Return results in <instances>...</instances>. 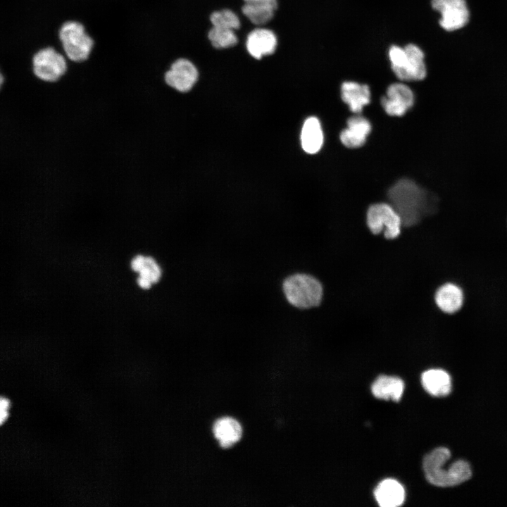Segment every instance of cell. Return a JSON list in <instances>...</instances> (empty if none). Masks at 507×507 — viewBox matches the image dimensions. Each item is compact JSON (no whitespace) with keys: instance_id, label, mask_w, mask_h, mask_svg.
I'll return each mask as SVG.
<instances>
[{"instance_id":"obj_20","label":"cell","mask_w":507,"mask_h":507,"mask_svg":"<svg viewBox=\"0 0 507 507\" xmlns=\"http://www.w3.org/2000/svg\"><path fill=\"white\" fill-rule=\"evenodd\" d=\"M277 8L265 4H244L242 11L253 24L260 26L273 19Z\"/></svg>"},{"instance_id":"obj_17","label":"cell","mask_w":507,"mask_h":507,"mask_svg":"<svg viewBox=\"0 0 507 507\" xmlns=\"http://www.w3.org/2000/svg\"><path fill=\"white\" fill-rule=\"evenodd\" d=\"M301 142L303 149L313 154L320 151L323 143V133L319 120L314 116L308 117L303 123Z\"/></svg>"},{"instance_id":"obj_18","label":"cell","mask_w":507,"mask_h":507,"mask_svg":"<svg viewBox=\"0 0 507 507\" xmlns=\"http://www.w3.org/2000/svg\"><path fill=\"white\" fill-rule=\"evenodd\" d=\"M215 437L223 448H229L242 437V428L237 420L224 417L215 421L213 425Z\"/></svg>"},{"instance_id":"obj_25","label":"cell","mask_w":507,"mask_h":507,"mask_svg":"<svg viewBox=\"0 0 507 507\" xmlns=\"http://www.w3.org/2000/svg\"><path fill=\"white\" fill-rule=\"evenodd\" d=\"M244 4H265L277 8V0H244Z\"/></svg>"},{"instance_id":"obj_26","label":"cell","mask_w":507,"mask_h":507,"mask_svg":"<svg viewBox=\"0 0 507 507\" xmlns=\"http://www.w3.org/2000/svg\"><path fill=\"white\" fill-rule=\"evenodd\" d=\"M137 283L143 289H149L151 287V285L152 283L147 279L144 278L142 277H139L137 278Z\"/></svg>"},{"instance_id":"obj_19","label":"cell","mask_w":507,"mask_h":507,"mask_svg":"<svg viewBox=\"0 0 507 507\" xmlns=\"http://www.w3.org/2000/svg\"><path fill=\"white\" fill-rule=\"evenodd\" d=\"M404 383L399 377L381 375L373 382L371 390L373 395L381 399L399 401L403 392Z\"/></svg>"},{"instance_id":"obj_2","label":"cell","mask_w":507,"mask_h":507,"mask_svg":"<svg viewBox=\"0 0 507 507\" xmlns=\"http://www.w3.org/2000/svg\"><path fill=\"white\" fill-rule=\"evenodd\" d=\"M450 457V451L445 447H438L425 456L423 468L430 484L449 487L462 484L471 477L470 466L465 461H455L446 469L444 465Z\"/></svg>"},{"instance_id":"obj_1","label":"cell","mask_w":507,"mask_h":507,"mask_svg":"<svg viewBox=\"0 0 507 507\" xmlns=\"http://www.w3.org/2000/svg\"><path fill=\"white\" fill-rule=\"evenodd\" d=\"M392 207L400 215L402 223L413 225L434 209V196L414 181L403 178L388 191Z\"/></svg>"},{"instance_id":"obj_16","label":"cell","mask_w":507,"mask_h":507,"mask_svg":"<svg viewBox=\"0 0 507 507\" xmlns=\"http://www.w3.org/2000/svg\"><path fill=\"white\" fill-rule=\"evenodd\" d=\"M423 388L434 396H447L451 390L450 375L442 369H430L425 371L421 376Z\"/></svg>"},{"instance_id":"obj_24","label":"cell","mask_w":507,"mask_h":507,"mask_svg":"<svg viewBox=\"0 0 507 507\" xmlns=\"http://www.w3.org/2000/svg\"><path fill=\"white\" fill-rule=\"evenodd\" d=\"M391 68L394 75L400 72L405 66L407 61V54L404 47L392 45L388 51Z\"/></svg>"},{"instance_id":"obj_22","label":"cell","mask_w":507,"mask_h":507,"mask_svg":"<svg viewBox=\"0 0 507 507\" xmlns=\"http://www.w3.org/2000/svg\"><path fill=\"white\" fill-rule=\"evenodd\" d=\"M210 21L213 27L237 30L240 27V20L237 15L230 9H223L213 12Z\"/></svg>"},{"instance_id":"obj_21","label":"cell","mask_w":507,"mask_h":507,"mask_svg":"<svg viewBox=\"0 0 507 507\" xmlns=\"http://www.w3.org/2000/svg\"><path fill=\"white\" fill-rule=\"evenodd\" d=\"M208 38L212 46L218 49L232 47L238 42L234 30L213 26L208 31Z\"/></svg>"},{"instance_id":"obj_12","label":"cell","mask_w":507,"mask_h":507,"mask_svg":"<svg viewBox=\"0 0 507 507\" xmlns=\"http://www.w3.org/2000/svg\"><path fill=\"white\" fill-rule=\"evenodd\" d=\"M407 61L404 68L395 75L402 81H420L425 78L427 68L425 54L416 44H408L404 46Z\"/></svg>"},{"instance_id":"obj_15","label":"cell","mask_w":507,"mask_h":507,"mask_svg":"<svg viewBox=\"0 0 507 507\" xmlns=\"http://www.w3.org/2000/svg\"><path fill=\"white\" fill-rule=\"evenodd\" d=\"M374 496L382 507H397L405 500V490L398 481L387 479L377 486Z\"/></svg>"},{"instance_id":"obj_23","label":"cell","mask_w":507,"mask_h":507,"mask_svg":"<svg viewBox=\"0 0 507 507\" xmlns=\"http://www.w3.org/2000/svg\"><path fill=\"white\" fill-rule=\"evenodd\" d=\"M139 276L149 280L152 284L156 283L161 276V270L151 257H145L138 270Z\"/></svg>"},{"instance_id":"obj_13","label":"cell","mask_w":507,"mask_h":507,"mask_svg":"<svg viewBox=\"0 0 507 507\" xmlns=\"http://www.w3.org/2000/svg\"><path fill=\"white\" fill-rule=\"evenodd\" d=\"M371 131L369 120L361 115H353L347 120V127L339 135L342 143L348 148H358L366 142Z\"/></svg>"},{"instance_id":"obj_14","label":"cell","mask_w":507,"mask_h":507,"mask_svg":"<svg viewBox=\"0 0 507 507\" xmlns=\"http://www.w3.org/2000/svg\"><path fill=\"white\" fill-rule=\"evenodd\" d=\"M341 96L351 112L360 113L370 101V91L365 84L346 81L341 86Z\"/></svg>"},{"instance_id":"obj_6","label":"cell","mask_w":507,"mask_h":507,"mask_svg":"<svg viewBox=\"0 0 507 507\" xmlns=\"http://www.w3.org/2000/svg\"><path fill=\"white\" fill-rule=\"evenodd\" d=\"M401 218L392 205L380 203L371 205L367 212V224L377 234L384 228V237L392 239L401 232Z\"/></svg>"},{"instance_id":"obj_3","label":"cell","mask_w":507,"mask_h":507,"mask_svg":"<svg viewBox=\"0 0 507 507\" xmlns=\"http://www.w3.org/2000/svg\"><path fill=\"white\" fill-rule=\"evenodd\" d=\"M57 37L61 51L71 63L87 61L95 45L94 37L84 23L77 20L63 21L58 29Z\"/></svg>"},{"instance_id":"obj_10","label":"cell","mask_w":507,"mask_h":507,"mask_svg":"<svg viewBox=\"0 0 507 507\" xmlns=\"http://www.w3.org/2000/svg\"><path fill=\"white\" fill-rule=\"evenodd\" d=\"M434 303L444 314L452 315L459 313L465 303L463 288L453 282H445L435 291Z\"/></svg>"},{"instance_id":"obj_9","label":"cell","mask_w":507,"mask_h":507,"mask_svg":"<svg viewBox=\"0 0 507 507\" xmlns=\"http://www.w3.org/2000/svg\"><path fill=\"white\" fill-rule=\"evenodd\" d=\"M198 70L192 62L187 58H178L165 74L168 85L182 92L189 91L198 80Z\"/></svg>"},{"instance_id":"obj_4","label":"cell","mask_w":507,"mask_h":507,"mask_svg":"<svg viewBox=\"0 0 507 507\" xmlns=\"http://www.w3.org/2000/svg\"><path fill=\"white\" fill-rule=\"evenodd\" d=\"M283 291L287 301L299 308L319 305L323 296L320 282L305 274H296L287 277L283 282Z\"/></svg>"},{"instance_id":"obj_5","label":"cell","mask_w":507,"mask_h":507,"mask_svg":"<svg viewBox=\"0 0 507 507\" xmlns=\"http://www.w3.org/2000/svg\"><path fill=\"white\" fill-rule=\"evenodd\" d=\"M66 57L53 46H43L33 53L30 59L35 77L45 83H54L67 73Z\"/></svg>"},{"instance_id":"obj_8","label":"cell","mask_w":507,"mask_h":507,"mask_svg":"<svg viewBox=\"0 0 507 507\" xmlns=\"http://www.w3.org/2000/svg\"><path fill=\"white\" fill-rule=\"evenodd\" d=\"M381 104L388 115L402 116L413 106L414 94L406 84L393 83L388 87L386 95L382 97Z\"/></svg>"},{"instance_id":"obj_11","label":"cell","mask_w":507,"mask_h":507,"mask_svg":"<svg viewBox=\"0 0 507 507\" xmlns=\"http://www.w3.org/2000/svg\"><path fill=\"white\" fill-rule=\"evenodd\" d=\"M277 39L273 31L266 28H256L250 32L246 41L248 53L256 60L275 53Z\"/></svg>"},{"instance_id":"obj_27","label":"cell","mask_w":507,"mask_h":507,"mask_svg":"<svg viewBox=\"0 0 507 507\" xmlns=\"http://www.w3.org/2000/svg\"><path fill=\"white\" fill-rule=\"evenodd\" d=\"M8 402L6 399H1V423L4 421V419L6 417V412H7V408H8Z\"/></svg>"},{"instance_id":"obj_7","label":"cell","mask_w":507,"mask_h":507,"mask_svg":"<svg viewBox=\"0 0 507 507\" xmlns=\"http://www.w3.org/2000/svg\"><path fill=\"white\" fill-rule=\"evenodd\" d=\"M431 6L440 13L439 23L445 31L460 30L469 21L470 12L465 0H431Z\"/></svg>"}]
</instances>
